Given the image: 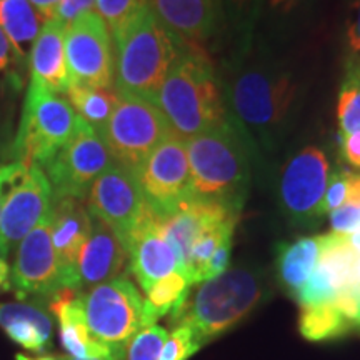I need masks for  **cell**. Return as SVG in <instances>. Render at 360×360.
Masks as SVG:
<instances>
[{"label": "cell", "mask_w": 360, "mask_h": 360, "mask_svg": "<svg viewBox=\"0 0 360 360\" xmlns=\"http://www.w3.org/2000/svg\"><path fill=\"white\" fill-rule=\"evenodd\" d=\"M220 87L229 122L250 154L277 152L304 101L305 85L295 67L255 40L245 56L224 62Z\"/></svg>", "instance_id": "cell-1"}, {"label": "cell", "mask_w": 360, "mask_h": 360, "mask_svg": "<svg viewBox=\"0 0 360 360\" xmlns=\"http://www.w3.org/2000/svg\"><path fill=\"white\" fill-rule=\"evenodd\" d=\"M155 105L182 141L227 122L222 87L205 51L180 44L179 56L157 94Z\"/></svg>", "instance_id": "cell-2"}, {"label": "cell", "mask_w": 360, "mask_h": 360, "mask_svg": "<svg viewBox=\"0 0 360 360\" xmlns=\"http://www.w3.org/2000/svg\"><path fill=\"white\" fill-rule=\"evenodd\" d=\"M115 44V90L155 103L179 56L180 42L162 25L150 6L112 34Z\"/></svg>", "instance_id": "cell-3"}, {"label": "cell", "mask_w": 360, "mask_h": 360, "mask_svg": "<svg viewBox=\"0 0 360 360\" xmlns=\"http://www.w3.org/2000/svg\"><path fill=\"white\" fill-rule=\"evenodd\" d=\"M192 193L240 212L250 186V148L227 122L186 141Z\"/></svg>", "instance_id": "cell-4"}, {"label": "cell", "mask_w": 360, "mask_h": 360, "mask_svg": "<svg viewBox=\"0 0 360 360\" xmlns=\"http://www.w3.org/2000/svg\"><path fill=\"white\" fill-rule=\"evenodd\" d=\"M264 294L262 276L249 267H233L205 281L186 304L172 314L170 323L188 326L200 345L236 326L257 307Z\"/></svg>", "instance_id": "cell-5"}, {"label": "cell", "mask_w": 360, "mask_h": 360, "mask_svg": "<svg viewBox=\"0 0 360 360\" xmlns=\"http://www.w3.org/2000/svg\"><path fill=\"white\" fill-rule=\"evenodd\" d=\"M80 117L64 96L51 92L44 85L30 82L22 107V117L13 154L27 165L47 164L70 141Z\"/></svg>", "instance_id": "cell-6"}, {"label": "cell", "mask_w": 360, "mask_h": 360, "mask_svg": "<svg viewBox=\"0 0 360 360\" xmlns=\"http://www.w3.org/2000/svg\"><path fill=\"white\" fill-rule=\"evenodd\" d=\"M172 132L154 102L119 92V101L101 137L112 160L137 175L147 157Z\"/></svg>", "instance_id": "cell-7"}, {"label": "cell", "mask_w": 360, "mask_h": 360, "mask_svg": "<svg viewBox=\"0 0 360 360\" xmlns=\"http://www.w3.org/2000/svg\"><path fill=\"white\" fill-rule=\"evenodd\" d=\"M82 309L92 335L112 347L127 349L134 335L146 328L143 299L125 277L103 282L82 294Z\"/></svg>", "instance_id": "cell-8"}, {"label": "cell", "mask_w": 360, "mask_h": 360, "mask_svg": "<svg viewBox=\"0 0 360 360\" xmlns=\"http://www.w3.org/2000/svg\"><path fill=\"white\" fill-rule=\"evenodd\" d=\"M112 162L101 135L80 119L70 141L42 165L52 188V200L67 197L85 200L92 184Z\"/></svg>", "instance_id": "cell-9"}, {"label": "cell", "mask_w": 360, "mask_h": 360, "mask_svg": "<svg viewBox=\"0 0 360 360\" xmlns=\"http://www.w3.org/2000/svg\"><path fill=\"white\" fill-rule=\"evenodd\" d=\"M330 177L326 152L305 146L283 162L278 177V202L283 214L295 224H310L322 217V202Z\"/></svg>", "instance_id": "cell-10"}, {"label": "cell", "mask_w": 360, "mask_h": 360, "mask_svg": "<svg viewBox=\"0 0 360 360\" xmlns=\"http://www.w3.org/2000/svg\"><path fill=\"white\" fill-rule=\"evenodd\" d=\"M64 44L70 84L112 89L115 77L112 37L109 27L96 11L67 25Z\"/></svg>", "instance_id": "cell-11"}, {"label": "cell", "mask_w": 360, "mask_h": 360, "mask_svg": "<svg viewBox=\"0 0 360 360\" xmlns=\"http://www.w3.org/2000/svg\"><path fill=\"white\" fill-rule=\"evenodd\" d=\"M137 180L157 217L172 214L180 202L192 195L186 141L170 132L139 169Z\"/></svg>", "instance_id": "cell-12"}, {"label": "cell", "mask_w": 360, "mask_h": 360, "mask_svg": "<svg viewBox=\"0 0 360 360\" xmlns=\"http://www.w3.org/2000/svg\"><path fill=\"white\" fill-rule=\"evenodd\" d=\"M146 207L137 175L115 162L98 175L87 195L89 214L110 225L124 245Z\"/></svg>", "instance_id": "cell-13"}, {"label": "cell", "mask_w": 360, "mask_h": 360, "mask_svg": "<svg viewBox=\"0 0 360 360\" xmlns=\"http://www.w3.org/2000/svg\"><path fill=\"white\" fill-rule=\"evenodd\" d=\"M52 188L42 167L29 165L13 182L0 209V259L51 212Z\"/></svg>", "instance_id": "cell-14"}, {"label": "cell", "mask_w": 360, "mask_h": 360, "mask_svg": "<svg viewBox=\"0 0 360 360\" xmlns=\"http://www.w3.org/2000/svg\"><path fill=\"white\" fill-rule=\"evenodd\" d=\"M12 287L19 297L27 294L53 295L67 289L62 283L57 255L52 245L51 212L40 220L17 247Z\"/></svg>", "instance_id": "cell-15"}, {"label": "cell", "mask_w": 360, "mask_h": 360, "mask_svg": "<svg viewBox=\"0 0 360 360\" xmlns=\"http://www.w3.org/2000/svg\"><path fill=\"white\" fill-rule=\"evenodd\" d=\"M92 229L90 217L84 200L53 199L51 207V236L57 255L62 283L67 289L80 290L77 262L85 242Z\"/></svg>", "instance_id": "cell-16"}, {"label": "cell", "mask_w": 360, "mask_h": 360, "mask_svg": "<svg viewBox=\"0 0 360 360\" xmlns=\"http://www.w3.org/2000/svg\"><path fill=\"white\" fill-rule=\"evenodd\" d=\"M125 249L130 259V269L143 292L177 270L174 250L164 238L159 220L148 205L135 224Z\"/></svg>", "instance_id": "cell-17"}, {"label": "cell", "mask_w": 360, "mask_h": 360, "mask_svg": "<svg viewBox=\"0 0 360 360\" xmlns=\"http://www.w3.org/2000/svg\"><path fill=\"white\" fill-rule=\"evenodd\" d=\"M51 310L60 326V340L72 359L124 360L127 349L112 347L92 335L85 321L82 294L75 289H62L52 295Z\"/></svg>", "instance_id": "cell-18"}, {"label": "cell", "mask_w": 360, "mask_h": 360, "mask_svg": "<svg viewBox=\"0 0 360 360\" xmlns=\"http://www.w3.org/2000/svg\"><path fill=\"white\" fill-rule=\"evenodd\" d=\"M162 25L186 47L204 51L217 34L214 0H148Z\"/></svg>", "instance_id": "cell-19"}, {"label": "cell", "mask_w": 360, "mask_h": 360, "mask_svg": "<svg viewBox=\"0 0 360 360\" xmlns=\"http://www.w3.org/2000/svg\"><path fill=\"white\" fill-rule=\"evenodd\" d=\"M90 217L92 229L77 262L80 290L114 281L129 257L124 242L114 229L94 215Z\"/></svg>", "instance_id": "cell-20"}, {"label": "cell", "mask_w": 360, "mask_h": 360, "mask_svg": "<svg viewBox=\"0 0 360 360\" xmlns=\"http://www.w3.org/2000/svg\"><path fill=\"white\" fill-rule=\"evenodd\" d=\"M65 29L56 19L45 20L29 58L30 82L44 85L58 96H65L70 85L65 62Z\"/></svg>", "instance_id": "cell-21"}, {"label": "cell", "mask_w": 360, "mask_h": 360, "mask_svg": "<svg viewBox=\"0 0 360 360\" xmlns=\"http://www.w3.org/2000/svg\"><path fill=\"white\" fill-rule=\"evenodd\" d=\"M217 34L225 42V60L245 56L255 42L262 0H214ZM224 60V62H225Z\"/></svg>", "instance_id": "cell-22"}, {"label": "cell", "mask_w": 360, "mask_h": 360, "mask_svg": "<svg viewBox=\"0 0 360 360\" xmlns=\"http://www.w3.org/2000/svg\"><path fill=\"white\" fill-rule=\"evenodd\" d=\"M0 327L17 345L32 352H42L51 344L52 321L39 305L0 304Z\"/></svg>", "instance_id": "cell-23"}, {"label": "cell", "mask_w": 360, "mask_h": 360, "mask_svg": "<svg viewBox=\"0 0 360 360\" xmlns=\"http://www.w3.org/2000/svg\"><path fill=\"white\" fill-rule=\"evenodd\" d=\"M44 22L29 0H0V29L11 42L20 69L29 65L30 52Z\"/></svg>", "instance_id": "cell-24"}, {"label": "cell", "mask_w": 360, "mask_h": 360, "mask_svg": "<svg viewBox=\"0 0 360 360\" xmlns=\"http://www.w3.org/2000/svg\"><path fill=\"white\" fill-rule=\"evenodd\" d=\"M321 254V236L304 237L292 244L277 245V276L287 294L297 297L314 269Z\"/></svg>", "instance_id": "cell-25"}, {"label": "cell", "mask_w": 360, "mask_h": 360, "mask_svg": "<svg viewBox=\"0 0 360 360\" xmlns=\"http://www.w3.org/2000/svg\"><path fill=\"white\" fill-rule=\"evenodd\" d=\"M65 98L75 110V114L101 135L115 109L119 92L114 87L97 89L70 84L65 92Z\"/></svg>", "instance_id": "cell-26"}, {"label": "cell", "mask_w": 360, "mask_h": 360, "mask_svg": "<svg viewBox=\"0 0 360 360\" xmlns=\"http://www.w3.org/2000/svg\"><path fill=\"white\" fill-rule=\"evenodd\" d=\"M188 287H191V283L179 270L155 282L146 292L147 299L143 300V323H146V327L155 326V322L164 315L177 312L186 304Z\"/></svg>", "instance_id": "cell-27"}, {"label": "cell", "mask_w": 360, "mask_h": 360, "mask_svg": "<svg viewBox=\"0 0 360 360\" xmlns=\"http://www.w3.org/2000/svg\"><path fill=\"white\" fill-rule=\"evenodd\" d=\"M354 323L339 312L334 304L300 307L299 330L304 339L312 342L334 340L349 334Z\"/></svg>", "instance_id": "cell-28"}, {"label": "cell", "mask_w": 360, "mask_h": 360, "mask_svg": "<svg viewBox=\"0 0 360 360\" xmlns=\"http://www.w3.org/2000/svg\"><path fill=\"white\" fill-rule=\"evenodd\" d=\"M237 220H227L214 227L207 229L197 237V240L192 244L191 254H188L186 272L184 276L188 281V283H199L204 282V272L210 257L225 240H231L233 229H236Z\"/></svg>", "instance_id": "cell-29"}, {"label": "cell", "mask_w": 360, "mask_h": 360, "mask_svg": "<svg viewBox=\"0 0 360 360\" xmlns=\"http://www.w3.org/2000/svg\"><path fill=\"white\" fill-rule=\"evenodd\" d=\"M340 135L360 132V70H345L337 102Z\"/></svg>", "instance_id": "cell-30"}, {"label": "cell", "mask_w": 360, "mask_h": 360, "mask_svg": "<svg viewBox=\"0 0 360 360\" xmlns=\"http://www.w3.org/2000/svg\"><path fill=\"white\" fill-rule=\"evenodd\" d=\"M146 6L148 0H96V12L112 35Z\"/></svg>", "instance_id": "cell-31"}, {"label": "cell", "mask_w": 360, "mask_h": 360, "mask_svg": "<svg viewBox=\"0 0 360 360\" xmlns=\"http://www.w3.org/2000/svg\"><path fill=\"white\" fill-rule=\"evenodd\" d=\"M202 345L195 339L192 328L184 323L174 326V330L167 335L162 345L159 360H188L200 350Z\"/></svg>", "instance_id": "cell-32"}, {"label": "cell", "mask_w": 360, "mask_h": 360, "mask_svg": "<svg viewBox=\"0 0 360 360\" xmlns=\"http://www.w3.org/2000/svg\"><path fill=\"white\" fill-rule=\"evenodd\" d=\"M167 335V330L160 326L142 328L129 342V360H159L160 349Z\"/></svg>", "instance_id": "cell-33"}, {"label": "cell", "mask_w": 360, "mask_h": 360, "mask_svg": "<svg viewBox=\"0 0 360 360\" xmlns=\"http://www.w3.org/2000/svg\"><path fill=\"white\" fill-rule=\"evenodd\" d=\"M300 307H312V305H323V304H334L335 290L332 287L322 269L315 267L312 276L305 282V285L300 289L299 295L295 297Z\"/></svg>", "instance_id": "cell-34"}, {"label": "cell", "mask_w": 360, "mask_h": 360, "mask_svg": "<svg viewBox=\"0 0 360 360\" xmlns=\"http://www.w3.org/2000/svg\"><path fill=\"white\" fill-rule=\"evenodd\" d=\"M307 0H262L259 22L267 20L272 29L283 32L290 22L297 20V12L304 7Z\"/></svg>", "instance_id": "cell-35"}, {"label": "cell", "mask_w": 360, "mask_h": 360, "mask_svg": "<svg viewBox=\"0 0 360 360\" xmlns=\"http://www.w3.org/2000/svg\"><path fill=\"white\" fill-rule=\"evenodd\" d=\"M349 58L345 70H360V0H355L347 20Z\"/></svg>", "instance_id": "cell-36"}, {"label": "cell", "mask_w": 360, "mask_h": 360, "mask_svg": "<svg viewBox=\"0 0 360 360\" xmlns=\"http://www.w3.org/2000/svg\"><path fill=\"white\" fill-rule=\"evenodd\" d=\"M347 200V172L330 174L322 202V214L334 212Z\"/></svg>", "instance_id": "cell-37"}, {"label": "cell", "mask_w": 360, "mask_h": 360, "mask_svg": "<svg viewBox=\"0 0 360 360\" xmlns=\"http://www.w3.org/2000/svg\"><path fill=\"white\" fill-rule=\"evenodd\" d=\"M330 227L332 232L350 233L360 231V205H342L330 212Z\"/></svg>", "instance_id": "cell-38"}, {"label": "cell", "mask_w": 360, "mask_h": 360, "mask_svg": "<svg viewBox=\"0 0 360 360\" xmlns=\"http://www.w3.org/2000/svg\"><path fill=\"white\" fill-rule=\"evenodd\" d=\"M94 8H96V0H62L53 19L62 22L67 27L77 17L92 12Z\"/></svg>", "instance_id": "cell-39"}, {"label": "cell", "mask_w": 360, "mask_h": 360, "mask_svg": "<svg viewBox=\"0 0 360 360\" xmlns=\"http://www.w3.org/2000/svg\"><path fill=\"white\" fill-rule=\"evenodd\" d=\"M231 250H232V238L231 240H225L224 244L214 252L209 262H207V267L204 272V282L222 276L225 270H229V264H231Z\"/></svg>", "instance_id": "cell-40"}, {"label": "cell", "mask_w": 360, "mask_h": 360, "mask_svg": "<svg viewBox=\"0 0 360 360\" xmlns=\"http://www.w3.org/2000/svg\"><path fill=\"white\" fill-rule=\"evenodd\" d=\"M27 170V165L22 162H11V164H0V209L8 188L13 186L17 179H20Z\"/></svg>", "instance_id": "cell-41"}, {"label": "cell", "mask_w": 360, "mask_h": 360, "mask_svg": "<svg viewBox=\"0 0 360 360\" xmlns=\"http://www.w3.org/2000/svg\"><path fill=\"white\" fill-rule=\"evenodd\" d=\"M342 139V154L344 159L355 169H360V132L340 135Z\"/></svg>", "instance_id": "cell-42"}, {"label": "cell", "mask_w": 360, "mask_h": 360, "mask_svg": "<svg viewBox=\"0 0 360 360\" xmlns=\"http://www.w3.org/2000/svg\"><path fill=\"white\" fill-rule=\"evenodd\" d=\"M15 65H17V58H15V53L12 51V45L6 37V34H4V30L0 29V75H2L4 72H7L11 67H15Z\"/></svg>", "instance_id": "cell-43"}, {"label": "cell", "mask_w": 360, "mask_h": 360, "mask_svg": "<svg viewBox=\"0 0 360 360\" xmlns=\"http://www.w3.org/2000/svg\"><path fill=\"white\" fill-rule=\"evenodd\" d=\"M32 4L35 11L42 15L44 20H51L56 15L58 6H60L62 0H29Z\"/></svg>", "instance_id": "cell-44"}, {"label": "cell", "mask_w": 360, "mask_h": 360, "mask_svg": "<svg viewBox=\"0 0 360 360\" xmlns=\"http://www.w3.org/2000/svg\"><path fill=\"white\" fill-rule=\"evenodd\" d=\"M345 205H360V174L347 172V200Z\"/></svg>", "instance_id": "cell-45"}, {"label": "cell", "mask_w": 360, "mask_h": 360, "mask_svg": "<svg viewBox=\"0 0 360 360\" xmlns=\"http://www.w3.org/2000/svg\"><path fill=\"white\" fill-rule=\"evenodd\" d=\"M347 237H349L350 245L354 247L355 254H357V267H355V274H357V282L360 285V231L350 233V236H347Z\"/></svg>", "instance_id": "cell-46"}, {"label": "cell", "mask_w": 360, "mask_h": 360, "mask_svg": "<svg viewBox=\"0 0 360 360\" xmlns=\"http://www.w3.org/2000/svg\"><path fill=\"white\" fill-rule=\"evenodd\" d=\"M8 289V265L6 259H0V289Z\"/></svg>", "instance_id": "cell-47"}, {"label": "cell", "mask_w": 360, "mask_h": 360, "mask_svg": "<svg viewBox=\"0 0 360 360\" xmlns=\"http://www.w3.org/2000/svg\"><path fill=\"white\" fill-rule=\"evenodd\" d=\"M355 299H357V322H355V327L360 328V285L355 289Z\"/></svg>", "instance_id": "cell-48"}, {"label": "cell", "mask_w": 360, "mask_h": 360, "mask_svg": "<svg viewBox=\"0 0 360 360\" xmlns=\"http://www.w3.org/2000/svg\"><path fill=\"white\" fill-rule=\"evenodd\" d=\"M64 360H101V359H64Z\"/></svg>", "instance_id": "cell-49"}, {"label": "cell", "mask_w": 360, "mask_h": 360, "mask_svg": "<svg viewBox=\"0 0 360 360\" xmlns=\"http://www.w3.org/2000/svg\"><path fill=\"white\" fill-rule=\"evenodd\" d=\"M35 360H56V359H52V357H42V359H35Z\"/></svg>", "instance_id": "cell-50"}]
</instances>
